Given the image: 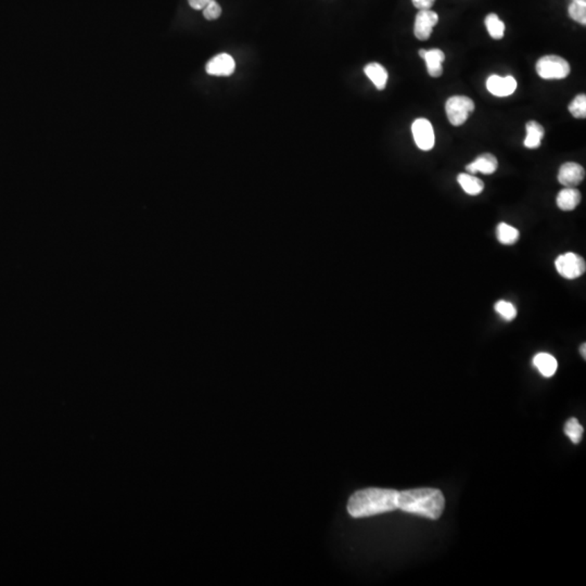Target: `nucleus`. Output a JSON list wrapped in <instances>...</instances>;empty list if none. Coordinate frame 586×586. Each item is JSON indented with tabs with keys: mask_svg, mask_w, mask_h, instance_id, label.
I'll use <instances>...</instances> for the list:
<instances>
[{
	"mask_svg": "<svg viewBox=\"0 0 586 586\" xmlns=\"http://www.w3.org/2000/svg\"><path fill=\"white\" fill-rule=\"evenodd\" d=\"M533 365L545 378L553 377L558 369L556 358L549 353H539L534 356Z\"/></svg>",
	"mask_w": 586,
	"mask_h": 586,
	"instance_id": "nucleus-14",
	"label": "nucleus"
},
{
	"mask_svg": "<svg viewBox=\"0 0 586 586\" xmlns=\"http://www.w3.org/2000/svg\"><path fill=\"white\" fill-rule=\"evenodd\" d=\"M569 15L572 20L579 22L580 24L586 25V3H574L569 6Z\"/></svg>",
	"mask_w": 586,
	"mask_h": 586,
	"instance_id": "nucleus-23",
	"label": "nucleus"
},
{
	"mask_svg": "<svg viewBox=\"0 0 586 586\" xmlns=\"http://www.w3.org/2000/svg\"><path fill=\"white\" fill-rule=\"evenodd\" d=\"M582 196L578 189L566 187L559 192L556 198L557 206L562 211H574L581 202Z\"/></svg>",
	"mask_w": 586,
	"mask_h": 586,
	"instance_id": "nucleus-13",
	"label": "nucleus"
},
{
	"mask_svg": "<svg viewBox=\"0 0 586 586\" xmlns=\"http://www.w3.org/2000/svg\"><path fill=\"white\" fill-rule=\"evenodd\" d=\"M496 237L504 246H512L519 240L520 233L516 227L506 223H499L496 228Z\"/></svg>",
	"mask_w": 586,
	"mask_h": 586,
	"instance_id": "nucleus-18",
	"label": "nucleus"
},
{
	"mask_svg": "<svg viewBox=\"0 0 586 586\" xmlns=\"http://www.w3.org/2000/svg\"><path fill=\"white\" fill-rule=\"evenodd\" d=\"M435 0H412V3L419 10H430Z\"/></svg>",
	"mask_w": 586,
	"mask_h": 586,
	"instance_id": "nucleus-25",
	"label": "nucleus"
},
{
	"mask_svg": "<svg viewBox=\"0 0 586 586\" xmlns=\"http://www.w3.org/2000/svg\"><path fill=\"white\" fill-rule=\"evenodd\" d=\"M398 507L408 514L437 520L445 508L444 495L440 489L431 487L408 489L399 492Z\"/></svg>",
	"mask_w": 586,
	"mask_h": 586,
	"instance_id": "nucleus-2",
	"label": "nucleus"
},
{
	"mask_svg": "<svg viewBox=\"0 0 586 586\" xmlns=\"http://www.w3.org/2000/svg\"><path fill=\"white\" fill-rule=\"evenodd\" d=\"M494 310L504 321H514V318L517 317V314H518L514 304L505 300L497 301L494 305Z\"/></svg>",
	"mask_w": 586,
	"mask_h": 586,
	"instance_id": "nucleus-21",
	"label": "nucleus"
},
{
	"mask_svg": "<svg viewBox=\"0 0 586 586\" xmlns=\"http://www.w3.org/2000/svg\"><path fill=\"white\" fill-rule=\"evenodd\" d=\"M419 56L425 60L430 76L440 77L442 75V63L445 60V55L442 50L437 48L431 50L420 49Z\"/></svg>",
	"mask_w": 586,
	"mask_h": 586,
	"instance_id": "nucleus-11",
	"label": "nucleus"
},
{
	"mask_svg": "<svg viewBox=\"0 0 586 586\" xmlns=\"http://www.w3.org/2000/svg\"><path fill=\"white\" fill-rule=\"evenodd\" d=\"M564 431V433H566L567 437L571 440V442L574 443V444L580 443L584 433L583 427H582L579 420L576 419V418H570V419L567 421Z\"/></svg>",
	"mask_w": 586,
	"mask_h": 586,
	"instance_id": "nucleus-20",
	"label": "nucleus"
},
{
	"mask_svg": "<svg viewBox=\"0 0 586 586\" xmlns=\"http://www.w3.org/2000/svg\"><path fill=\"white\" fill-rule=\"evenodd\" d=\"M569 111L576 119H585L586 117V96L579 94L576 96L571 103L569 105Z\"/></svg>",
	"mask_w": 586,
	"mask_h": 586,
	"instance_id": "nucleus-22",
	"label": "nucleus"
},
{
	"mask_svg": "<svg viewBox=\"0 0 586 586\" xmlns=\"http://www.w3.org/2000/svg\"><path fill=\"white\" fill-rule=\"evenodd\" d=\"M458 182L462 187V190L470 196H478L485 189V184L481 179L469 174V173H462V174L458 175Z\"/></svg>",
	"mask_w": 586,
	"mask_h": 586,
	"instance_id": "nucleus-16",
	"label": "nucleus"
},
{
	"mask_svg": "<svg viewBox=\"0 0 586 586\" xmlns=\"http://www.w3.org/2000/svg\"><path fill=\"white\" fill-rule=\"evenodd\" d=\"M365 74L367 75L371 82L375 85L376 88L379 90H385L387 82V72L383 65L379 63H369L366 65Z\"/></svg>",
	"mask_w": 586,
	"mask_h": 586,
	"instance_id": "nucleus-15",
	"label": "nucleus"
},
{
	"mask_svg": "<svg viewBox=\"0 0 586 586\" xmlns=\"http://www.w3.org/2000/svg\"><path fill=\"white\" fill-rule=\"evenodd\" d=\"M497 167H499V162H497L495 156L491 153H483L478 157L475 161L468 165L466 169L469 174L472 175L477 174V173L491 175L496 171Z\"/></svg>",
	"mask_w": 586,
	"mask_h": 586,
	"instance_id": "nucleus-12",
	"label": "nucleus"
},
{
	"mask_svg": "<svg viewBox=\"0 0 586 586\" xmlns=\"http://www.w3.org/2000/svg\"><path fill=\"white\" fill-rule=\"evenodd\" d=\"M585 169L576 162H567L558 171V182L564 187H576L583 182Z\"/></svg>",
	"mask_w": 586,
	"mask_h": 586,
	"instance_id": "nucleus-8",
	"label": "nucleus"
},
{
	"mask_svg": "<svg viewBox=\"0 0 586 586\" xmlns=\"http://www.w3.org/2000/svg\"><path fill=\"white\" fill-rule=\"evenodd\" d=\"M485 26H487L489 36L494 38V40H502L504 37V22L495 13H489L487 18H485Z\"/></svg>",
	"mask_w": 586,
	"mask_h": 586,
	"instance_id": "nucleus-19",
	"label": "nucleus"
},
{
	"mask_svg": "<svg viewBox=\"0 0 586 586\" xmlns=\"http://www.w3.org/2000/svg\"><path fill=\"white\" fill-rule=\"evenodd\" d=\"M221 8L215 0H212L209 5L206 6L203 9V17L206 20L213 21L217 20L221 17Z\"/></svg>",
	"mask_w": 586,
	"mask_h": 586,
	"instance_id": "nucleus-24",
	"label": "nucleus"
},
{
	"mask_svg": "<svg viewBox=\"0 0 586 586\" xmlns=\"http://www.w3.org/2000/svg\"><path fill=\"white\" fill-rule=\"evenodd\" d=\"M574 3H586V0H572Z\"/></svg>",
	"mask_w": 586,
	"mask_h": 586,
	"instance_id": "nucleus-28",
	"label": "nucleus"
},
{
	"mask_svg": "<svg viewBox=\"0 0 586 586\" xmlns=\"http://www.w3.org/2000/svg\"><path fill=\"white\" fill-rule=\"evenodd\" d=\"M527 136L524 140V146L529 149H537L541 146L542 140L544 137L545 131L539 123L530 121L527 123Z\"/></svg>",
	"mask_w": 586,
	"mask_h": 586,
	"instance_id": "nucleus-17",
	"label": "nucleus"
},
{
	"mask_svg": "<svg viewBox=\"0 0 586 586\" xmlns=\"http://www.w3.org/2000/svg\"><path fill=\"white\" fill-rule=\"evenodd\" d=\"M190 7L196 10H203L206 6L211 3L212 0H188Z\"/></svg>",
	"mask_w": 586,
	"mask_h": 586,
	"instance_id": "nucleus-26",
	"label": "nucleus"
},
{
	"mask_svg": "<svg viewBox=\"0 0 586 586\" xmlns=\"http://www.w3.org/2000/svg\"><path fill=\"white\" fill-rule=\"evenodd\" d=\"M585 348V343H583L581 346V349H580V352H581V355L583 356L584 360L586 358Z\"/></svg>",
	"mask_w": 586,
	"mask_h": 586,
	"instance_id": "nucleus-27",
	"label": "nucleus"
},
{
	"mask_svg": "<svg viewBox=\"0 0 586 586\" xmlns=\"http://www.w3.org/2000/svg\"><path fill=\"white\" fill-rule=\"evenodd\" d=\"M570 70L568 61L559 56H544L537 63V74L544 80H564Z\"/></svg>",
	"mask_w": 586,
	"mask_h": 586,
	"instance_id": "nucleus-3",
	"label": "nucleus"
},
{
	"mask_svg": "<svg viewBox=\"0 0 586 586\" xmlns=\"http://www.w3.org/2000/svg\"><path fill=\"white\" fill-rule=\"evenodd\" d=\"M487 88L496 97H508L516 90L517 82L512 76L491 75L487 81Z\"/></svg>",
	"mask_w": 586,
	"mask_h": 586,
	"instance_id": "nucleus-10",
	"label": "nucleus"
},
{
	"mask_svg": "<svg viewBox=\"0 0 586 586\" xmlns=\"http://www.w3.org/2000/svg\"><path fill=\"white\" fill-rule=\"evenodd\" d=\"M475 110V103L470 98L464 96H454L447 100L445 105L447 119L454 126H460L467 121Z\"/></svg>",
	"mask_w": 586,
	"mask_h": 586,
	"instance_id": "nucleus-4",
	"label": "nucleus"
},
{
	"mask_svg": "<svg viewBox=\"0 0 586 586\" xmlns=\"http://www.w3.org/2000/svg\"><path fill=\"white\" fill-rule=\"evenodd\" d=\"M439 22V15L431 10H419L416 15L414 33L419 40H429L433 28Z\"/></svg>",
	"mask_w": 586,
	"mask_h": 586,
	"instance_id": "nucleus-7",
	"label": "nucleus"
},
{
	"mask_svg": "<svg viewBox=\"0 0 586 586\" xmlns=\"http://www.w3.org/2000/svg\"><path fill=\"white\" fill-rule=\"evenodd\" d=\"M555 267L559 275L569 281L579 278L586 271V263L584 258L574 252L559 256L555 260Z\"/></svg>",
	"mask_w": 586,
	"mask_h": 586,
	"instance_id": "nucleus-5",
	"label": "nucleus"
},
{
	"mask_svg": "<svg viewBox=\"0 0 586 586\" xmlns=\"http://www.w3.org/2000/svg\"><path fill=\"white\" fill-rule=\"evenodd\" d=\"M235 67L236 63L234 58L227 53H221L206 63V70L208 74L214 76H229L235 72Z\"/></svg>",
	"mask_w": 586,
	"mask_h": 586,
	"instance_id": "nucleus-9",
	"label": "nucleus"
},
{
	"mask_svg": "<svg viewBox=\"0 0 586 586\" xmlns=\"http://www.w3.org/2000/svg\"><path fill=\"white\" fill-rule=\"evenodd\" d=\"M398 491L368 487L354 493L349 499L348 512L354 518H365L399 510Z\"/></svg>",
	"mask_w": 586,
	"mask_h": 586,
	"instance_id": "nucleus-1",
	"label": "nucleus"
},
{
	"mask_svg": "<svg viewBox=\"0 0 586 586\" xmlns=\"http://www.w3.org/2000/svg\"><path fill=\"white\" fill-rule=\"evenodd\" d=\"M412 136L416 146L422 151H429L435 144L433 124L426 119H417L412 125Z\"/></svg>",
	"mask_w": 586,
	"mask_h": 586,
	"instance_id": "nucleus-6",
	"label": "nucleus"
}]
</instances>
